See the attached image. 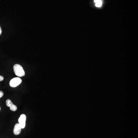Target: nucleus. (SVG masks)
Segmentation results:
<instances>
[{
  "label": "nucleus",
  "instance_id": "6",
  "mask_svg": "<svg viewBox=\"0 0 138 138\" xmlns=\"http://www.w3.org/2000/svg\"><path fill=\"white\" fill-rule=\"evenodd\" d=\"M10 110H12V111H15L17 110V107L16 106H15V105L14 104H12L11 106L10 107Z\"/></svg>",
  "mask_w": 138,
  "mask_h": 138
},
{
  "label": "nucleus",
  "instance_id": "1",
  "mask_svg": "<svg viewBox=\"0 0 138 138\" xmlns=\"http://www.w3.org/2000/svg\"><path fill=\"white\" fill-rule=\"evenodd\" d=\"M14 70L16 76L18 77H23L25 75V71L20 64H15L14 66Z\"/></svg>",
  "mask_w": 138,
  "mask_h": 138
},
{
  "label": "nucleus",
  "instance_id": "10",
  "mask_svg": "<svg viewBox=\"0 0 138 138\" xmlns=\"http://www.w3.org/2000/svg\"><path fill=\"white\" fill-rule=\"evenodd\" d=\"M1 33H2V30H1V27H0V35H1Z\"/></svg>",
  "mask_w": 138,
  "mask_h": 138
},
{
  "label": "nucleus",
  "instance_id": "5",
  "mask_svg": "<svg viewBox=\"0 0 138 138\" xmlns=\"http://www.w3.org/2000/svg\"><path fill=\"white\" fill-rule=\"evenodd\" d=\"M94 2L95 3V5L97 7H100L102 6L103 2L102 0H94Z\"/></svg>",
  "mask_w": 138,
  "mask_h": 138
},
{
  "label": "nucleus",
  "instance_id": "2",
  "mask_svg": "<svg viewBox=\"0 0 138 138\" xmlns=\"http://www.w3.org/2000/svg\"><path fill=\"white\" fill-rule=\"evenodd\" d=\"M22 80L19 77L15 78L10 81L9 83L10 86L12 87H15L19 85L22 83Z\"/></svg>",
  "mask_w": 138,
  "mask_h": 138
},
{
  "label": "nucleus",
  "instance_id": "9",
  "mask_svg": "<svg viewBox=\"0 0 138 138\" xmlns=\"http://www.w3.org/2000/svg\"><path fill=\"white\" fill-rule=\"evenodd\" d=\"M4 80V78L2 76H0V82H2Z\"/></svg>",
  "mask_w": 138,
  "mask_h": 138
},
{
  "label": "nucleus",
  "instance_id": "3",
  "mask_svg": "<svg viewBox=\"0 0 138 138\" xmlns=\"http://www.w3.org/2000/svg\"><path fill=\"white\" fill-rule=\"evenodd\" d=\"M26 115L22 114L20 117L19 119V124L21 127L22 129L25 128L26 125Z\"/></svg>",
  "mask_w": 138,
  "mask_h": 138
},
{
  "label": "nucleus",
  "instance_id": "8",
  "mask_svg": "<svg viewBox=\"0 0 138 138\" xmlns=\"http://www.w3.org/2000/svg\"><path fill=\"white\" fill-rule=\"evenodd\" d=\"M4 93L2 91H0V98H1L3 96Z\"/></svg>",
  "mask_w": 138,
  "mask_h": 138
},
{
  "label": "nucleus",
  "instance_id": "7",
  "mask_svg": "<svg viewBox=\"0 0 138 138\" xmlns=\"http://www.w3.org/2000/svg\"><path fill=\"white\" fill-rule=\"evenodd\" d=\"M6 105L8 107H10L12 104H13L11 100L9 99H8L6 101Z\"/></svg>",
  "mask_w": 138,
  "mask_h": 138
},
{
  "label": "nucleus",
  "instance_id": "4",
  "mask_svg": "<svg viewBox=\"0 0 138 138\" xmlns=\"http://www.w3.org/2000/svg\"><path fill=\"white\" fill-rule=\"evenodd\" d=\"M22 129L19 123L16 124L14 127V131H13L14 134L16 136L19 135L21 132Z\"/></svg>",
  "mask_w": 138,
  "mask_h": 138
},
{
  "label": "nucleus",
  "instance_id": "11",
  "mask_svg": "<svg viewBox=\"0 0 138 138\" xmlns=\"http://www.w3.org/2000/svg\"><path fill=\"white\" fill-rule=\"evenodd\" d=\"M0 110H1V108L0 107Z\"/></svg>",
  "mask_w": 138,
  "mask_h": 138
}]
</instances>
